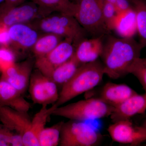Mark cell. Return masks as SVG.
Here are the masks:
<instances>
[{"label":"cell","mask_w":146,"mask_h":146,"mask_svg":"<svg viewBox=\"0 0 146 146\" xmlns=\"http://www.w3.org/2000/svg\"><path fill=\"white\" fill-rule=\"evenodd\" d=\"M143 49L133 37L108 36L100 56L105 74L114 80L127 75L134 61L141 57Z\"/></svg>","instance_id":"cell-1"},{"label":"cell","mask_w":146,"mask_h":146,"mask_svg":"<svg viewBox=\"0 0 146 146\" xmlns=\"http://www.w3.org/2000/svg\"><path fill=\"white\" fill-rule=\"evenodd\" d=\"M105 74L103 65L99 60L82 64L72 77L63 85L56 106H61L86 91L95 88Z\"/></svg>","instance_id":"cell-2"},{"label":"cell","mask_w":146,"mask_h":146,"mask_svg":"<svg viewBox=\"0 0 146 146\" xmlns=\"http://www.w3.org/2000/svg\"><path fill=\"white\" fill-rule=\"evenodd\" d=\"M40 33L56 34L72 41L74 46L86 39V31L74 16L54 12L28 23Z\"/></svg>","instance_id":"cell-3"},{"label":"cell","mask_w":146,"mask_h":146,"mask_svg":"<svg viewBox=\"0 0 146 146\" xmlns=\"http://www.w3.org/2000/svg\"><path fill=\"white\" fill-rule=\"evenodd\" d=\"M114 108L100 98H89L58 106L52 115L71 120H94L110 116Z\"/></svg>","instance_id":"cell-4"},{"label":"cell","mask_w":146,"mask_h":146,"mask_svg":"<svg viewBox=\"0 0 146 146\" xmlns=\"http://www.w3.org/2000/svg\"><path fill=\"white\" fill-rule=\"evenodd\" d=\"M104 0H78L74 17L86 32L94 37L107 35V29L103 18Z\"/></svg>","instance_id":"cell-5"},{"label":"cell","mask_w":146,"mask_h":146,"mask_svg":"<svg viewBox=\"0 0 146 146\" xmlns=\"http://www.w3.org/2000/svg\"><path fill=\"white\" fill-rule=\"evenodd\" d=\"M101 134L91 125L80 121L63 123L60 132V146H94L98 144Z\"/></svg>","instance_id":"cell-6"},{"label":"cell","mask_w":146,"mask_h":146,"mask_svg":"<svg viewBox=\"0 0 146 146\" xmlns=\"http://www.w3.org/2000/svg\"><path fill=\"white\" fill-rule=\"evenodd\" d=\"M49 15L33 1L12 7L3 3L0 6V25L9 28L16 24L29 23Z\"/></svg>","instance_id":"cell-7"},{"label":"cell","mask_w":146,"mask_h":146,"mask_svg":"<svg viewBox=\"0 0 146 146\" xmlns=\"http://www.w3.org/2000/svg\"><path fill=\"white\" fill-rule=\"evenodd\" d=\"M29 86L35 104L48 105L54 104L58 100L57 84L38 70L32 73Z\"/></svg>","instance_id":"cell-8"},{"label":"cell","mask_w":146,"mask_h":146,"mask_svg":"<svg viewBox=\"0 0 146 146\" xmlns=\"http://www.w3.org/2000/svg\"><path fill=\"white\" fill-rule=\"evenodd\" d=\"M75 49L71 39H64L48 53L36 58L35 67L39 72L48 77L55 68L70 59L74 54Z\"/></svg>","instance_id":"cell-9"},{"label":"cell","mask_w":146,"mask_h":146,"mask_svg":"<svg viewBox=\"0 0 146 146\" xmlns=\"http://www.w3.org/2000/svg\"><path fill=\"white\" fill-rule=\"evenodd\" d=\"M114 142L124 144L138 145L146 141V129L134 125L130 119L113 123L108 129Z\"/></svg>","instance_id":"cell-10"},{"label":"cell","mask_w":146,"mask_h":146,"mask_svg":"<svg viewBox=\"0 0 146 146\" xmlns=\"http://www.w3.org/2000/svg\"><path fill=\"white\" fill-rule=\"evenodd\" d=\"M10 45L15 52L31 50L41 33L28 24H18L8 28Z\"/></svg>","instance_id":"cell-11"},{"label":"cell","mask_w":146,"mask_h":146,"mask_svg":"<svg viewBox=\"0 0 146 146\" xmlns=\"http://www.w3.org/2000/svg\"><path fill=\"white\" fill-rule=\"evenodd\" d=\"M33 64L31 59L21 63H16L2 73L1 78L8 82L23 94L29 86Z\"/></svg>","instance_id":"cell-12"},{"label":"cell","mask_w":146,"mask_h":146,"mask_svg":"<svg viewBox=\"0 0 146 146\" xmlns=\"http://www.w3.org/2000/svg\"><path fill=\"white\" fill-rule=\"evenodd\" d=\"M0 121L4 125L22 137L27 133L31 120L27 112H20L7 106H0Z\"/></svg>","instance_id":"cell-13"},{"label":"cell","mask_w":146,"mask_h":146,"mask_svg":"<svg viewBox=\"0 0 146 146\" xmlns=\"http://www.w3.org/2000/svg\"><path fill=\"white\" fill-rule=\"evenodd\" d=\"M146 111V92L142 95L138 94L130 97L122 104L114 108L110 119L113 123L120 120L130 119L137 114Z\"/></svg>","instance_id":"cell-14"},{"label":"cell","mask_w":146,"mask_h":146,"mask_svg":"<svg viewBox=\"0 0 146 146\" xmlns=\"http://www.w3.org/2000/svg\"><path fill=\"white\" fill-rule=\"evenodd\" d=\"M21 94L5 80L0 78V106H7L21 112H27L30 104Z\"/></svg>","instance_id":"cell-15"},{"label":"cell","mask_w":146,"mask_h":146,"mask_svg":"<svg viewBox=\"0 0 146 146\" xmlns=\"http://www.w3.org/2000/svg\"><path fill=\"white\" fill-rule=\"evenodd\" d=\"M58 107L55 104L48 107L44 105L39 112L35 115L31 120L30 127L27 133L23 137L24 146H39L38 137L45 127L47 120L52 115L55 109Z\"/></svg>","instance_id":"cell-16"},{"label":"cell","mask_w":146,"mask_h":146,"mask_svg":"<svg viewBox=\"0 0 146 146\" xmlns=\"http://www.w3.org/2000/svg\"><path fill=\"white\" fill-rule=\"evenodd\" d=\"M105 36L85 39L76 47L74 56L80 64L90 63L98 60L100 57L104 44Z\"/></svg>","instance_id":"cell-17"},{"label":"cell","mask_w":146,"mask_h":146,"mask_svg":"<svg viewBox=\"0 0 146 146\" xmlns=\"http://www.w3.org/2000/svg\"><path fill=\"white\" fill-rule=\"evenodd\" d=\"M137 94L126 84L108 82L102 89L100 98L115 108L122 104L130 97Z\"/></svg>","instance_id":"cell-18"},{"label":"cell","mask_w":146,"mask_h":146,"mask_svg":"<svg viewBox=\"0 0 146 146\" xmlns=\"http://www.w3.org/2000/svg\"><path fill=\"white\" fill-rule=\"evenodd\" d=\"M112 31L121 38L133 37L137 33L136 13L133 7L117 13Z\"/></svg>","instance_id":"cell-19"},{"label":"cell","mask_w":146,"mask_h":146,"mask_svg":"<svg viewBox=\"0 0 146 146\" xmlns=\"http://www.w3.org/2000/svg\"><path fill=\"white\" fill-rule=\"evenodd\" d=\"M40 8L48 13L58 12L75 16L77 4L70 0H32Z\"/></svg>","instance_id":"cell-20"},{"label":"cell","mask_w":146,"mask_h":146,"mask_svg":"<svg viewBox=\"0 0 146 146\" xmlns=\"http://www.w3.org/2000/svg\"><path fill=\"white\" fill-rule=\"evenodd\" d=\"M81 65L74 54L70 59L53 70L48 77L56 84L63 86L72 77Z\"/></svg>","instance_id":"cell-21"},{"label":"cell","mask_w":146,"mask_h":146,"mask_svg":"<svg viewBox=\"0 0 146 146\" xmlns=\"http://www.w3.org/2000/svg\"><path fill=\"white\" fill-rule=\"evenodd\" d=\"M64 39L56 34L42 33L32 48V51L36 58L44 56L52 50Z\"/></svg>","instance_id":"cell-22"},{"label":"cell","mask_w":146,"mask_h":146,"mask_svg":"<svg viewBox=\"0 0 146 146\" xmlns=\"http://www.w3.org/2000/svg\"><path fill=\"white\" fill-rule=\"evenodd\" d=\"M136 13L137 33L140 38L139 43L143 48L146 47V1L129 0Z\"/></svg>","instance_id":"cell-23"},{"label":"cell","mask_w":146,"mask_h":146,"mask_svg":"<svg viewBox=\"0 0 146 146\" xmlns=\"http://www.w3.org/2000/svg\"><path fill=\"white\" fill-rule=\"evenodd\" d=\"M63 123L60 121L50 127H45L38 137L39 146H56L59 145Z\"/></svg>","instance_id":"cell-24"},{"label":"cell","mask_w":146,"mask_h":146,"mask_svg":"<svg viewBox=\"0 0 146 146\" xmlns=\"http://www.w3.org/2000/svg\"><path fill=\"white\" fill-rule=\"evenodd\" d=\"M129 74H132L138 79L146 92V58H137L129 68Z\"/></svg>","instance_id":"cell-25"},{"label":"cell","mask_w":146,"mask_h":146,"mask_svg":"<svg viewBox=\"0 0 146 146\" xmlns=\"http://www.w3.org/2000/svg\"><path fill=\"white\" fill-rule=\"evenodd\" d=\"M16 53L9 46L0 47V72L3 73L16 63Z\"/></svg>","instance_id":"cell-26"},{"label":"cell","mask_w":146,"mask_h":146,"mask_svg":"<svg viewBox=\"0 0 146 146\" xmlns=\"http://www.w3.org/2000/svg\"><path fill=\"white\" fill-rule=\"evenodd\" d=\"M103 18L107 29L110 32L112 31L113 25L117 14L115 5L107 2H104L103 5Z\"/></svg>","instance_id":"cell-27"},{"label":"cell","mask_w":146,"mask_h":146,"mask_svg":"<svg viewBox=\"0 0 146 146\" xmlns=\"http://www.w3.org/2000/svg\"><path fill=\"white\" fill-rule=\"evenodd\" d=\"M15 133L2 123L0 124V146H11V139Z\"/></svg>","instance_id":"cell-28"},{"label":"cell","mask_w":146,"mask_h":146,"mask_svg":"<svg viewBox=\"0 0 146 146\" xmlns=\"http://www.w3.org/2000/svg\"><path fill=\"white\" fill-rule=\"evenodd\" d=\"M8 27L3 25H0V45L9 46L10 39Z\"/></svg>","instance_id":"cell-29"},{"label":"cell","mask_w":146,"mask_h":146,"mask_svg":"<svg viewBox=\"0 0 146 146\" xmlns=\"http://www.w3.org/2000/svg\"><path fill=\"white\" fill-rule=\"evenodd\" d=\"M115 6L118 13L125 11L132 7L129 0H116Z\"/></svg>","instance_id":"cell-30"},{"label":"cell","mask_w":146,"mask_h":146,"mask_svg":"<svg viewBox=\"0 0 146 146\" xmlns=\"http://www.w3.org/2000/svg\"><path fill=\"white\" fill-rule=\"evenodd\" d=\"M27 0H5L3 3L8 6H16L25 2Z\"/></svg>","instance_id":"cell-31"},{"label":"cell","mask_w":146,"mask_h":146,"mask_svg":"<svg viewBox=\"0 0 146 146\" xmlns=\"http://www.w3.org/2000/svg\"><path fill=\"white\" fill-rule=\"evenodd\" d=\"M105 1L107 2L115 5V3H116V0H104Z\"/></svg>","instance_id":"cell-32"},{"label":"cell","mask_w":146,"mask_h":146,"mask_svg":"<svg viewBox=\"0 0 146 146\" xmlns=\"http://www.w3.org/2000/svg\"><path fill=\"white\" fill-rule=\"evenodd\" d=\"M76 3L77 2L78 0H70Z\"/></svg>","instance_id":"cell-33"},{"label":"cell","mask_w":146,"mask_h":146,"mask_svg":"<svg viewBox=\"0 0 146 146\" xmlns=\"http://www.w3.org/2000/svg\"><path fill=\"white\" fill-rule=\"evenodd\" d=\"M143 126L146 129V121L145 122V123H144V125H143Z\"/></svg>","instance_id":"cell-34"},{"label":"cell","mask_w":146,"mask_h":146,"mask_svg":"<svg viewBox=\"0 0 146 146\" xmlns=\"http://www.w3.org/2000/svg\"><path fill=\"white\" fill-rule=\"evenodd\" d=\"M5 0H0V3H1L5 1Z\"/></svg>","instance_id":"cell-35"}]
</instances>
